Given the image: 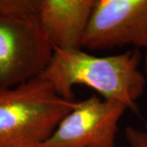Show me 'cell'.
Segmentation results:
<instances>
[{
	"instance_id": "cell-3",
	"label": "cell",
	"mask_w": 147,
	"mask_h": 147,
	"mask_svg": "<svg viewBox=\"0 0 147 147\" xmlns=\"http://www.w3.org/2000/svg\"><path fill=\"white\" fill-rule=\"evenodd\" d=\"M53 53L36 16L0 14V87L13 88L40 77Z\"/></svg>"
},
{
	"instance_id": "cell-6",
	"label": "cell",
	"mask_w": 147,
	"mask_h": 147,
	"mask_svg": "<svg viewBox=\"0 0 147 147\" xmlns=\"http://www.w3.org/2000/svg\"><path fill=\"white\" fill-rule=\"evenodd\" d=\"M94 1L37 0V20L53 48H82Z\"/></svg>"
},
{
	"instance_id": "cell-2",
	"label": "cell",
	"mask_w": 147,
	"mask_h": 147,
	"mask_svg": "<svg viewBox=\"0 0 147 147\" xmlns=\"http://www.w3.org/2000/svg\"><path fill=\"white\" fill-rule=\"evenodd\" d=\"M76 104L41 77L0 87V147H40Z\"/></svg>"
},
{
	"instance_id": "cell-9",
	"label": "cell",
	"mask_w": 147,
	"mask_h": 147,
	"mask_svg": "<svg viewBox=\"0 0 147 147\" xmlns=\"http://www.w3.org/2000/svg\"><path fill=\"white\" fill-rule=\"evenodd\" d=\"M144 70L146 74H147V53L144 57Z\"/></svg>"
},
{
	"instance_id": "cell-5",
	"label": "cell",
	"mask_w": 147,
	"mask_h": 147,
	"mask_svg": "<svg viewBox=\"0 0 147 147\" xmlns=\"http://www.w3.org/2000/svg\"><path fill=\"white\" fill-rule=\"evenodd\" d=\"M147 47V0H95L82 48Z\"/></svg>"
},
{
	"instance_id": "cell-8",
	"label": "cell",
	"mask_w": 147,
	"mask_h": 147,
	"mask_svg": "<svg viewBox=\"0 0 147 147\" xmlns=\"http://www.w3.org/2000/svg\"><path fill=\"white\" fill-rule=\"evenodd\" d=\"M127 142L131 147H147V131L128 127L125 131Z\"/></svg>"
},
{
	"instance_id": "cell-7",
	"label": "cell",
	"mask_w": 147,
	"mask_h": 147,
	"mask_svg": "<svg viewBox=\"0 0 147 147\" xmlns=\"http://www.w3.org/2000/svg\"><path fill=\"white\" fill-rule=\"evenodd\" d=\"M0 14L21 17L36 16V0H0Z\"/></svg>"
},
{
	"instance_id": "cell-1",
	"label": "cell",
	"mask_w": 147,
	"mask_h": 147,
	"mask_svg": "<svg viewBox=\"0 0 147 147\" xmlns=\"http://www.w3.org/2000/svg\"><path fill=\"white\" fill-rule=\"evenodd\" d=\"M142 58L137 48L103 57L82 48H54L50 64L40 77L65 99L74 100V87L84 85L105 100L119 101L128 110L137 111L136 102L146 85V77L139 69Z\"/></svg>"
},
{
	"instance_id": "cell-4",
	"label": "cell",
	"mask_w": 147,
	"mask_h": 147,
	"mask_svg": "<svg viewBox=\"0 0 147 147\" xmlns=\"http://www.w3.org/2000/svg\"><path fill=\"white\" fill-rule=\"evenodd\" d=\"M127 106L92 95L77 100L40 147H117L119 122Z\"/></svg>"
}]
</instances>
